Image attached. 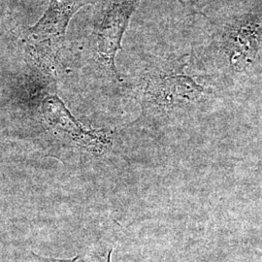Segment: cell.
<instances>
[{
  "label": "cell",
  "mask_w": 262,
  "mask_h": 262,
  "mask_svg": "<svg viewBox=\"0 0 262 262\" xmlns=\"http://www.w3.org/2000/svg\"><path fill=\"white\" fill-rule=\"evenodd\" d=\"M94 0H48L49 6L36 25L26 31L28 53L45 74H54L59 63L69 20Z\"/></svg>",
  "instance_id": "1"
},
{
  "label": "cell",
  "mask_w": 262,
  "mask_h": 262,
  "mask_svg": "<svg viewBox=\"0 0 262 262\" xmlns=\"http://www.w3.org/2000/svg\"><path fill=\"white\" fill-rule=\"evenodd\" d=\"M202 89L190 78L182 75L159 76L150 81L148 94L156 103L171 106L184 100H194Z\"/></svg>",
  "instance_id": "4"
},
{
  "label": "cell",
  "mask_w": 262,
  "mask_h": 262,
  "mask_svg": "<svg viewBox=\"0 0 262 262\" xmlns=\"http://www.w3.org/2000/svg\"><path fill=\"white\" fill-rule=\"evenodd\" d=\"M139 0H105L96 30V55L110 75L118 78L115 57L121 50L123 33Z\"/></svg>",
  "instance_id": "2"
},
{
  "label": "cell",
  "mask_w": 262,
  "mask_h": 262,
  "mask_svg": "<svg viewBox=\"0 0 262 262\" xmlns=\"http://www.w3.org/2000/svg\"><path fill=\"white\" fill-rule=\"evenodd\" d=\"M42 114L45 122L55 134H66L75 141L82 139L83 142L88 137H94L91 132L84 130L76 122L56 94L50 95L44 99L42 103Z\"/></svg>",
  "instance_id": "5"
},
{
  "label": "cell",
  "mask_w": 262,
  "mask_h": 262,
  "mask_svg": "<svg viewBox=\"0 0 262 262\" xmlns=\"http://www.w3.org/2000/svg\"><path fill=\"white\" fill-rule=\"evenodd\" d=\"M112 248L96 246L89 250L86 253L77 255L73 259H56L43 257L34 253H31L33 256V262H111Z\"/></svg>",
  "instance_id": "6"
},
{
  "label": "cell",
  "mask_w": 262,
  "mask_h": 262,
  "mask_svg": "<svg viewBox=\"0 0 262 262\" xmlns=\"http://www.w3.org/2000/svg\"><path fill=\"white\" fill-rule=\"evenodd\" d=\"M262 35V19L250 18L232 28L225 36V45L231 62L242 67L253 61L256 56Z\"/></svg>",
  "instance_id": "3"
}]
</instances>
